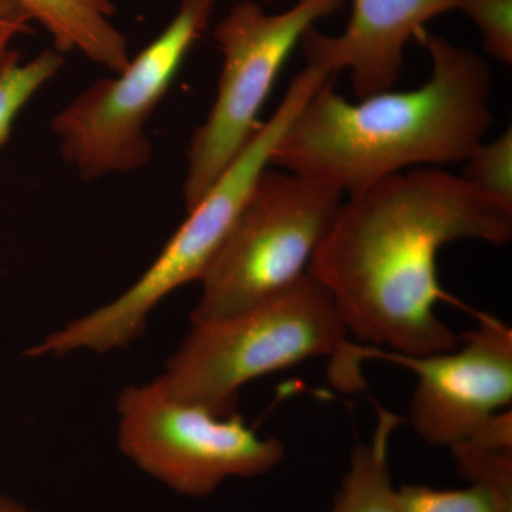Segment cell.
<instances>
[{
    "label": "cell",
    "instance_id": "obj_1",
    "mask_svg": "<svg viewBox=\"0 0 512 512\" xmlns=\"http://www.w3.org/2000/svg\"><path fill=\"white\" fill-rule=\"evenodd\" d=\"M507 245L512 208L463 177L417 167L343 200L308 274L326 289L349 335L372 348L423 356L456 348L440 302L439 254L451 242Z\"/></svg>",
    "mask_w": 512,
    "mask_h": 512
},
{
    "label": "cell",
    "instance_id": "obj_2",
    "mask_svg": "<svg viewBox=\"0 0 512 512\" xmlns=\"http://www.w3.org/2000/svg\"><path fill=\"white\" fill-rule=\"evenodd\" d=\"M413 39L429 52V82L352 104L332 77L286 128L272 167L352 195L414 165L466 163L493 124L490 64L426 28Z\"/></svg>",
    "mask_w": 512,
    "mask_h": 512
},
{
    "label": "cell",
    "instance_id": "obj_3",
    "mask_svg": "<svg viewBox=\"0 0 512 512\" xmlns=\"http://www.w3.org/2000/svg\"><path fill=\"white\" fill-rule=\"evenodd\" d=\"M332 77L322 64L306 62L272 116L256 128L247 147L205 197L187 211L188 217L138 281L113 301L50 333L25 355L59 357L80 350L107 353L127 348L140 338L158 303L181 286L201 281L259 175L271 165L272 153L286 128L309 97Z\"/></svg>",
    "mask_w": 512,
    "mask_h": 512
},
{
    "label": "cell",
    "instance_id": "obj_4",
    "mask_svg": "<svg viewBox=\"0 0 512 512\" xmlns=\"http://www.w3.org/2000/svg\"><path fill=\"white\" fill-rule=\"evenodd\" d=\"M348 336L332 296L308 274L245 311L192 323L156 382L174 399L228 417L242 387L315 357L336 359Z\"/></svg>",
    "mask_w": 512,
    "mask_h": 512
},
{
    "label": "cell",
    "instance_id": "obj_5",
    "mask_svg": "<svg viewBox=\"0 0 512 512\" xmlns=\"http://www.w3.org/2000/svg\"><path fill=\"white\" fill-rule=\"evenodd\" d=\"M343 197L330 185L269 165L201 278L191 323L245 311L298 284Z\"/></svg>",
    "mask_w": 512,
    "mask_h": 512
},
{
    "label": "cell",
    "instance_id": "obj_6",
    "mask_svg": "<svg viewBox=\"0 0 512 512\" xmlns=\"http://www.w3.org/2000/svg\"><path fill=\"white\" fill-rule=\"evenodd\" d=\"M217 0H180L177 13L116 77L90 84L50 121L83 181L141 170L153 158L146 124L204 35Z\"/></svg>",
    "mask_w": 512,
    "mask_h": 512
},
{
    "label": "cell",
    "instance_id": "obj_7",
    "mask_svg": "<svg viewBox=\"0 0 512 512\" xmlns=\"http://www.w3.org/2000/svg\"><path fill=\"white\" fill-rule=\"evenodd\" d=\"M345 6V0H299L269 15L255 2H238L215 26L224 64L207 119L192 134L183 194L190 211L244 151L276 77L306 30Z\"/></svg>",
    "mask_w": 512,
    "mask_h": 512
},
{
    "label": "cell",
    "instance_id": "obj_8",
    "mask_svg": "<svg viewBox=\"0 0 512 512\" xmlns=\"http://www.w3.org/2000/svg\"><path fill=\"white\" fill-rule=\"evenodd\" d=\"M117 414L124 457L183 497H208L231 478L264 476L285 457L281 440L258 436L238 413L222 417L181 402L156 380L126 387Z\"/></svg>",
    "mask_w": 512,
    "mask_h": 512
},
{
    "label": "cell",
    "instance_id": "obj_9",
    "mask_svg": "<svg viewBox=\"0 0 512 512\" xmlns=\"http://www.w3.org/2000/svg\"><path fill=\"white\" fill-rule=\"evenodd\" d=\"M477 326L461 333L456 348L406 356L350 342L349 366L384 359L417 377L409 423L424 443L450 448L464 443L494 414L511 409L512 329L504 320L477 312Z\"/></svg>",
    "mask_w": 512,
    "mask_h": 512
},
{
    "label": "cell",
    "instance_id": "obj_10",
    "mask_svg": "<svg viewBox=\"0 0 512 512\" xmlns=\"http://www.w3.org/2000/svg\"><path fill=\"white\" fill-rule=\"evenodd\" d=\"M464 0H353L345 32L328 36L306 30L301 45L306 60L333 73L350 70L356 99L393 89L404 66V47L430 19L460 8Z\"/></svg>",
    "mask_w": 512,
    "mask_h": 512
},
{
    "label": "cell",
    "instance_id": "obj_11",
    "mask_svg": "<svg viewBox=\"0 0 512 512\" xmlns=\"http://www.w3.org/2000/svg\"><path fill=\"white\" fill-rule=\"evenodd\" d=\"M450 451L467 487L440 490L400 485L396 512H512V450L460 444Z\"/></svg>",
    "mask_w": 512,
    "mask_h": 512
},
{
    "label": "cell",
    "instance_id": "obj_12",
    "mask_svg": "<svg viewBox=\"0 0 512 512\" xmlns=\"http://www.w3.org/2000/svg\"><path fill=\"white\" fill-rule=\"evenodd\" d=\"M50 33L62 55L80 52L90 62L120 73L130 62L126 36L114 26L111 0H16Z\"/></svg>",
    "mask_w": 512,
    "mask_h": 512
},
{
    "label": "cell",
    "instance_id": "obj_13",
    "mask_svg": "<svg viewBox=\"0 0 512 512\" xmlns=\"http://www.w3.org/2000/svg\"><path fill=\"white\" fill-rule=\"evenodd\" d=\"M402 421L399 414L376 403L372 436L353 448L348 471L329 512H396L397 487L390 470L389 448Z\"/></svg>",
    "mask_w": 512,
    "mask_h": 512
},
{
    "label": "cell",
    "instance_id": "obj_14",
    "mask_svg": "<svg viewBox=\"0 0 512 512\" xmlns=\"http://www.w3.org/2000/svg\"><path fill=\"white\" fill-rule=\"evenodd\" d=\"M63 63L64 55L56 49L43 50L26 62L19 50L12 49L0 64V148L9 140L20 111L60 72Z\"/></svg>",
    "mask_w": 512,
    "mask_h": 512
},
{
    "label": "cell",
    "instance_id": "obj_15",
    "mask_svg": "<svg viewBox=\"0 0 512 512\" xmlns=\"http://www.w3.org/2000/svg\"><path fill=\"white\" fill-rule=\"evenodd\" d=\"M461 177L505 207L512 208L511 128L490 143L483 141L467 158Z\"/></svg>",
    "mask_w": 512,
    "mask_h": 512
},
{
    "label": "cell",
    "instance_id": "obj_16",
    "mask_svg": "<svg viewBox=\"0 0 512 512\" xmlns=\"http://www.w3.org/2000/svg\"><path fill=\"white\" fill-rule=\"evenodd\" d=\"M461 12L473 20L485 52L498 62L512 63V0H464Z\"/></svg>",
    "mask_w": 512,
    "mask_h": 512
},
{
    "label": "cell",
    "instance_id": "obj_17",
    "mask_svg": "<svg viewBox=\"0 0 512 512\" xmlns=\"http://www.w3.org/2000/svg\"><path fill=\"white\" fill-rule=\"evenodd\" d=\"M30 32V25L23 23H0V64L12 52L13 39L19 35H25Z\"/></svg>",
    "mask_w": 512,
    "mask_h": 512
},
{
    "label": "cell",
    "instance_id": "obj_18",
    "mask_svg": "<svg viewBox=\"0 0 512 512\" xmlns=\"http://www.w3.org/2000/svg\"><path fill=\"white\" fill-rule=\"evenodd\" d=\"M28 13L25 12L16 0H0V23H23L30 25Z\"/></svg>",
    "mask_w": 512,
    "mask_h": 512
},
{
    "label": "cell",
    "instance_id": "obj_19",
    "mask_svg": "<svg viewBox=\"0 0 512 512\" xmlns=\"http://www.w3.org/2000/svg\"><path fill=\"white\" fill-rule=\"evenodd\" d=\"M0 512H39L28 507V505L20 503L15 498L8 495L0 494Z\"/></svg>",
    "mask_w": 512,
    "mask_h": 512
},
{
    "label": "cell",
    "instance_id": "obj_20",
    "mask_svg": "<svg viewBox=\"0 0 512 512\" xmlns=\"http://www.w3.org/2000/svg\"><path fill=\"white\" fill-rule=\"evenodd\" d=\"M238 2H254V0H237V3ZM264 2H266V3H274V2H278V0H264ZM296 2H299V0H296Z\"/></svg>",
    "mask_w": 512,
    "mask_h": 512
}]
</instances>
